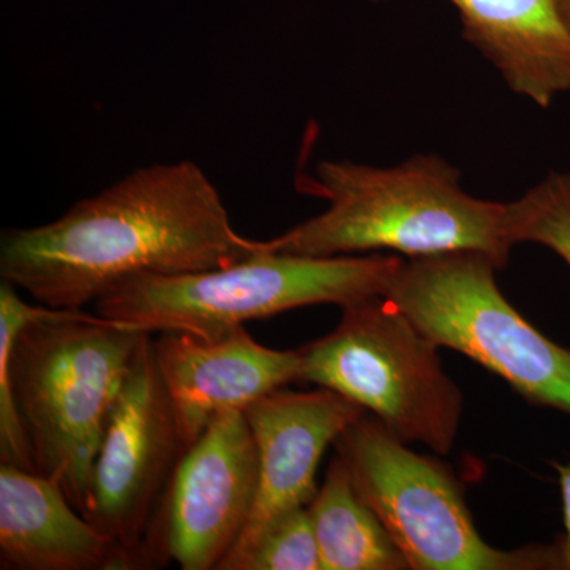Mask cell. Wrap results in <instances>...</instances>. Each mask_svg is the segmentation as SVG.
Segmentation results:
<instances>
[{
    "instance_id": "cell-1",
    "label": "cell",
    "mask_w": 570,
    "mask_h": 570,
    "mask_svg": "<svg viewBox=\"0 0 570 570\" xmlns=\"http://www.w3.org/2000/svg\"><path fill=\"white\" fill-rule=\"evenodd\" d=\"M264 242L230 223L219 190L193 160L137 168L39 227L0 238V276L55 309L96 305L127 281L236 264Z\"/></svg>"
},
{
    "instance_id": "cell-2",
    "label": "cell",
    "mask_w": 570,
    "mask_h": 570,
    "mask_svg": "<svg viewBox=\"0 0 570 570\" xmlns=\"http://www.w3.org/2000/svg\"><path fill=\"white\" fill-rule=\"evenodd\" d=\"M141 330L31 305L0 284V463L55 479L85 515L94 461Z\"/></svg>"
},
{
    "instance_id": "cell-3",
    "label": "cell",
    "mask_w": 570,
    "mask_h": 570,
    "mask_svg": "<svg viewBox=\"0 0 570 570\" xmlns=\"http://www.w3.org/2000/svg\"><path fill=\"white\" fill-rule=\"evenodd\" d=\"M313 193L324 213L265 242L276 253L337 257L393 250L407 258L472 250L508 265L512 243L505 204L464 193L460 171L436 154H415L395 167L348 160L317 165Z\"/></svg>"
},
{
    "instance_id": "cell-4",
    "label": "cell",
    "mask_w": 570,
    "mask_h": 570,
    "mask_svg": "<svg viewBox=\"0 0 570 570\" xmlns=\"http://www.w3.org/2000/svg\"><path fill=\"white\" fill-rule=\"evenodd\" d=\"M400 255L306 257L265 242L236 264L178 276H141L102 296L94 313L146 333L217 340L250 321L313 305L341 307L385 296Z\"/></svg>"
},
{
    "instance_id": "cell-5",
    "label": "cell",
    "mask_w": 570,
    "mask_h": 570,
    "mask_svg": "<svg viewBox=\"0 0 570 570\" xmlns=\"http://www.w3.org/2000/svg\"><path fill=\"white\" fill-rule=\"evenodd\" d=\"M341 309L332 333L299 348V382L347 397L406 444L419 442L449 455L464 397L445 373L438 344L387 296Z\"/></svg>"
},
{
    "instance_id": "cell-6",
    "label": "cell",
    "mask_w": 570,
    "mask_h": 570,
    "mask_svg": "<svg viewBox=\"0 0 570 570\" xmlns=\"http://www.w3.org/2000/svg\"><path fill=\"white\" fill-rule=\"evenodd\" d=\"M497 272L489 255L472 250L404 258L385 296L439 347L474 360L530 403L570 415V348L510 305Z\"/></svg>"
},
{
    "instance_id": "cell-7",
    "label": "cell",
    "mask_w": 570,
    "mask_h": 570,
    "mask_svg": "<svg viewBox=\"0 0 570 570\" xmlns=\"http://www.w3.org/2000/svg\"><path fill=\"white\" fill-rule=\"evenodd\" d=\"M358 493L411 570L561 569L554 547L499 550L479 534L453 472L420 455L370 412L335 441Z\"/></svg>"
},
{
    "instance_id": "cell-8",
    "label": "cell",
    "mask_w": 570,
    "mask_h": 570,
    "mask_svg": "<svg viewBox=\"0 0 570 570\" xmlns=\"http://www.w3.org/2000/svg\"><path fill=\"white\" fill-rule=\"evenodd\" d=\"M142 337L105 425L85 517L118 546L127 570L149 569V542L186 442Z\"/></svg>"
},
{
    "instance_id": "cell-9",
    "label": "cell",
    "mask_w": 570,
    "mask_h": 570,
    "mask_svg": "<svg viewBox=\"0 0 570 570\" xmlns=\"http://www.w3.org/2000/svg\"><path fill=\"white\" fill-rule=\"evenodd\" d=\"M258 478L245 412L216 415L176 468L149 542L151 568L217 570L253 513Z\"/></svg>"
},
{
    "instance_id": "cell-10",
    "label": "cell",
    "mask_w": 570,
    "mask_h": 570,
    "mask_svg": "<svg viewBox=\"0 0 570 570\" xmlns=\"http://www.w3.org/2000/svg\"><path fill=\"white\" fill-rule=\"evenodd\" d=\"M258 452L257 499L234 549L217 570H236L262 532L316 497L322 456L365 409L332 390L279 389L245 409Z\"/></svg>"
},
{
    "instance_id": "cell-11",
    "label": "cell",
    "mask_w": 570,
    "mask_h": 570,
    "mask_svg": "<svg viewBox=\"0 0 570 570\" xmlns=\"http://www.w3.org/2000/svg\"><path fill=\"white\" fill-rule=\"evenodd\" d=\"M157 335L154 358L187 448L216 415L245 411L261 397L299 381V348L266 347L245 325L217 340L184 332Z\"/></svg>"
},
{
    "instance_id": "cell-12",
    "label": "cell",
    "mask_w": 570,
    "mask_h": 570,
    "mask_svg": "<svg viewBox=\"0 0 570 570\" xmlns=\"http://www.w3.org/2000/svg\"><path fill=\"white\" fill-rule=\"evenodd\" d=\"M0 569L127 570V564L55 479L2 463Z\"/></svg>"
},
{
    "instance_id": "cell-13",
    "label": "cell",
    "mask_w": 570,
    "mask_h": 570,
    "mask_svg": "<svg viewBox=\"0 0 570 570\" xmlns=\"http://www.w3.org/2000/svg\"><path fill=\"white\" fill-rule=\"evenodd\" d=\"M463 36L519 96L547 108L570 91V29L554 0H450Z\"/></svg>"
},
{
    "instance_id": "cell-14",
    "label": "cell",
    "mask_w": 570,
    "mask_h": 570,
    "mask_svg": "<svg viewBox=\"0 0 570 570\" xmlns=\"http://www.w3.org/2000/svg\"><path fill=\"white\" fill-rule=\"evenodd\" d=\"M324 570H407L387 528L356 490L344 460L337 455L307 504Z\"/></svg>"
},
{
    "instance_id": "cell-15",
    "label": "cell",
    "mask_w": 570,
    "mask_h": 570,
    "mask_svg": "<svg viewBox=\"0 0 570 570\" xmlns=\"http://www.w3.org/2000/svg\"><path fill=\"white\" fill-rule=\"evenodd\" d=\"M513 246L534 243L560 255L570 268V171H551L515 202L505 204Z\"/></svg>"
},
{
    "instance_id": "cell-16",
    "label": "cell",
    "mask_w": 570,
    "mask_h": 570,
    "mask_svg": "<svg viewBox=\"0 0 570 570\" xmlns=\"http://www.w3.org/2000/svg\"><path fill=\"white\" fill-rule=\"evenodd\" d=\"M236 570H324L307 508L268 524Z\"/></svg>"
},
{
    "instance_id": "cell-17",
    "label": "cell",
    "mask_w": 570,
    "mask_h": 570,
    "mask_svg": "<svg viewBox=\"0 0 570 570\" xmlns=\"http://www.w3.org/2000/svg\"><path fill=\"white\" fill-rule=\"evenodd\" d=\"M560 479L562 497V513H564V538L557 543L560 551L561 569L570 570V461L569 463H553Z\"/></svg>"
},
{
    "instance_id": "cell-18",
    "label": "cell",
    "mask_w": 570,
    "mask_h": 570,
    "mask_svg": "<svg viewBox=\"0 0 570 570\" xmlns=\"http://www.w3.org/2000/svg\"><path fill=\"white\" fill-rule=\"evenodd\" d=\"M554 2H557L562 20H564L566 26L570 29V0H554Z\"/></svg>"
}]
</instances>
